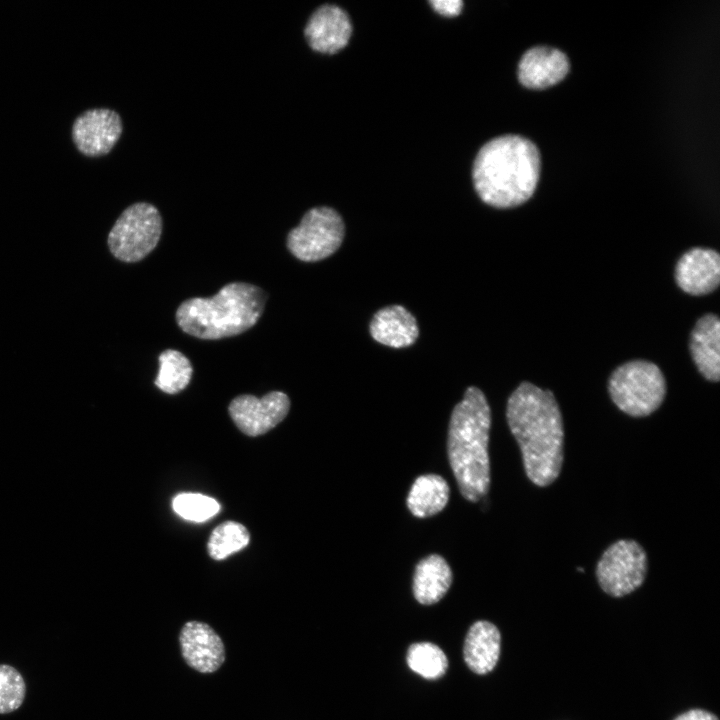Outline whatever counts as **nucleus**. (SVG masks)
<instances>
[{"label": "nucleus", "mask_w": 720, "mask_h": 720, "mask_svg": "<svg viewBox=\"0 0 720 720\" xmlns=\"http://www.w3.org/2000/svg\"><path fill=\"white\" fill-rule=\"evenodd\" d=\"M675 280L684 292L706 295L720 282V256L710 248L695 247L686 251L675 266Z\"/></svg>", "instance_id": "f8f14e48"}, {"label": "nucleus", "mask_w": 720, "mask_h": 720, "mask_svg": "<svg viewBox=\"0 0 720 720\" xmlns=\"http://www.w3.org/2000/svg\"><path fill=\"white\" fill-rule=\"evenodd\" d=\"M689 349L701 375L712 382L720 379V320L708 313L700 317L690 334Z\"/></svg>", "instance_id": "2eb2a0df"}, {"label": "nucleus", "mask_w": 720, "mask_h": 720, "mask_svg": "<svg viewBox=\"0 0 720 720\" xmlns=\"http://www.w3.org/2000/svg\"><path fill=\"white\" fill-rule=\"evenodd\" d=\"M267 293L246 282H231L212 297L183 301L175 318L181 330L204 340L241 334L253 327L264 312Z\"/></svg>", "instance_id": "20e7f679"}, {"label": "nucleus", "mask_w": 720, "mask_h": 720, "mask_svg": "<svg viewBox=\"0 0 720 720\" xmlns=\"http://www.w3.org/2000/svg\"><path fill=\"white\" fill-rule=\"evenodd\" d=\"M490 425L485 395L477 387H468L450 417L447 452L459 491L471 502L486 496L490 486Z\"/></svg>", "instance_id": "7ed1b4c3"}, {"label": "nucleus", "mask_w": 720, "mask_h": 720, "mask_svg": "<svg viewBox=\"0 0 720 720\" xmlns=\"http://www.w3.org/2000/svg\"><path fill=\"white\" fill-rule=\"evenodd\" d=\"M161 233L162 218L158 209L147 202H136L117 218L108 234L107 245L116 259L134 263L154 250Z\"/></svg>", "instance_id": "423d86ee"}, {"label": "nucleus", "mask_w": 720, "mask_h": 720, "mask_svg": "<svg viewBox=\"0 0 720 720\" xmlns=\"http://www.w3.org/2000/svg\"><path fill=\"white\" fill-rule=\"evenodd\" d=\"M289 409V397L281 391H271L261 398L250 394L239 395L228 406L235 425L251 437L273 429L287 416Z\"/></svg>", "instance_id": "1a4fd4ad"}, {"label": "nucleus", "mask_w": 720, "mask_h": 720, "mask_svg": "<svg viewBox=\"0 0 720 720\" xmlns=\"http://www.w3.org/2000/svg\"><path fill=\"white\" fill-rule=\"evenodd\" d=\"M452 583V571L446 560L432 554L416 566L413 578V594L423 605H431L443 598Z\"/></svg>", "instance_id": "a211bd4d"}, {"label": "nucleus", "mask_w": 720, "mask_h": 720, "mask_svg": "<svg viewBox=\"0 0 720 720\" xmlns=\"http://www.w3.org/2000/svg\"><path fill=\"white\" fill-rule=\"evenodd\" d=\"M540 167V153L531 140L519 135L499 136L485 143L475 157L474 187L490 206L515 207L533 195Z\"/></svg>", "instance_id": "f03ea898"}, {"label": "nucleus", "mask_w": 720, "mask_h": 720, "mask_svg": "<svg viewBox=\"0 0 720 720\" xmlns=\"http://www.w3.org/2000/svg\"><path fill=\"white\" fill-rule=\"evenodd\" d=\"M172 506L182 518L195 522L205 521L220 510L215 499L199 493L178 494L174 497Z\"/></svg>", "instance_id": "5701e85b"}, {"label": "nucleus", "mask_w": 720, "mask_h": 720, "mask_svg": "<svg viewBox=\"0 0 720 720\" xmlns=\"http://www.w3.org/2000/svg\"><path fill=\"white\" fill-rule=\"evenodd\" d=\"M449 500V486L437 474L421 475L411 486L407 497L410 512L419 518L433 516L444 509Z\"/></svg>", "instance_id": "6ab92c4d"}, {"label": "nucleus", "mask_w": 720, "mask_h": 720, "mask_svg": "<svg viewBox=\"0 0 720 720\" xmlns=\"http://www.w3.org/2000/svg\"><path fill=\"white\" fill-rule=\"evenodd\" d=\"M506 419L529 480L540 487L553 483L561 471L564 443L562 415L554 394L522 382L507 401Z\"/></svg>", "instance_id": "f257e3e1"}, {"label": "nucleus", "mask_w": 720, "mask_h": 720, "mask_svg": "<svg viewBox=\"0 0 720 720\" xmlns=\"http://www.w3.org/2000/svg\"><path fill=\"white\" fill-rule=\"evenodd\" d=\"M179 641L186 663L201 673L215 672L225 660L223 642L208 624L187 622L181 629Z\"/></svg>", "instance_id": "ddd939ff"}, {"label": "nucleus", "mask_w": 720, "mask_h": 720, "mask_svg": "<svg viewBox=\"0 0 720 720\" xmlns=\"http://www.w3.org/2000/svg\"><path fill=\"white\" fill-rule=\"evenodd\" d=\"M614 404L632 417L648 416L662 404L666 381L660 368L646 360H633L618 366L608 381Z\"/></svg>", "instance_id": "39448f33"}, {"label": "nucleus", "mask_w": 720, "mask_h": 720, "mask_svg": "<svg viewBox=\"0 0 720 720\" xmlns=\"http://www.w3.org/2000/svg\"><path fill=\"white\" fill-rule=\"evenodd\" d=\"M407 664L415 673L429 680L442 677L448 668L445 653L430 642L410 645L407 652Z\"/></svg>", "instance_id": "4be33fe9"}, {"label": "nucleus", "mask_w": 720, "mask_h": 720, "mask_svg": "<svg viewBox=\"0 0 720 720\" xmlns=\"http://www.w3.org/2000/svg\"><path fill=\"white\" fill-rule=\"evenodd\" d=\"M500 642V632L494 624L488 621L472 624L463 648L464 660L470 670L481 675L491 672L499 659Z\"/></svg>", "instance_id": "f3484780"}, {"label": "nucleus", "mask_w": 720, "mask_h": 720, "mask_svg": "<svg viewBox=\"0 0 720 720\" xmlns=\"http://www.w3.org/2000/svg\"><path fill=\"white\" fill-rule=\"evenodd\" d=\"M370 333L377 342L393 348L412 345L418 337L414 316L403 306L391 305L377 311L370 322Z\"/></svg>", "instance_id": "dca6fc26"}, {"label": "nucleus", "mask_w": 720, "mask_h": 720, "mask_svg": "<svg viewBox=\"0 0 720 720\" xmlns=\"http://www.w3.org/2000/svg\"><path fill=\"white\" fill-rule=\"evenodd\" d=\"M569 68L565 53L548 46H536L523 54L518 65V78L527 88L546 89L562 81Z\"/></svg>", "instance_id": "4468645a"}, {"label": "nucleus", "mask_w": 720, "mask_h": 720, "mask_svg": "<svg viewBox=\"0 0 720 720\" xmlns=\"http://www.w3.org/2000/svg\"><path fill=\"white\" fill-rule=\"evenodd\" d=\"M250 541L247 528L235 521H225L216 526L210 534L207 549L214 560H223L246 547Z\"/></svg>", "instance_id": "412c9836"}, {"label": "nucleus", "mask_w": 720, "mask_h": 720, "mask_svg": "<svg viewBox=\"0 0 720 720\" xmlns=\"http://www.w3.org/2000/svg\"><path fill=\"white\" fill-rule=\"evenodd\" d=\"M25 682L13 666L0 664V714L18 709L25 697Z\"/></svg>", "instance_id": "b1692460"}, {"label": "nucleus", "mask_w": 720, "mask_h": 720, "mask_svg": "<svg viewBox=\"0 0 720 720\" xmlns=\"http://www.w3.org/2000/svg\"><path fill=\"white\" fill-rule=\"evenodd\" d=\"M123 130L120 115L109 108H91L73 121L71 136L77 150L87 157L109 153Z\"/></svg>", "instance_id": "9d476101"}, {"label": "nucleus", "mask_w": 720, "mask_h": 720, "mask_svg": "<svg viewBox=\"0 0 720 720\" xmlns=\"http://www.w3.org/2000/svg\"><path fill=\"white\" fill-rule=\"evenodd\" d=\"M192 374L190 360L178 350L167 349L159 355V371L154 384L165 393L176 394L187 387Z\"/></svg>", "instance_id": "aec40b11"}, {"label": "nucleus", "mask_w": 720, "mask_h": 720, "mask_svg": "<svg viewBox=\"0 0 720 720\" xmlns=\"http://www.w3.org/2000/svg\"><path fill=\"white\" fill-rule=\"evenodd\" d=\"M352 34L348 14L339 6L323 4L310 16L304 29L309 46L320 53H335L344 48Z\"/></svg>", "instance_id": "9b49d317"}, {"label": "nucleus", "mask_w": 720, "mask_h": 720, "mask_svg": "<svg viewBox=\"0 0 720 720\" xmlns=\"http://www.w3.org/2000/svg\"><path fill=\"white\" fill-rule=\"evenodd\" d=\"M674 720H718V718L710 712L694 709L679 715Z\"/></svg>", "instance_id": "a878e982"}, {"label": "nucleus", "mask_w": 720, "mask_h": 720, "mask_svg": "<svg viewBox=\"0 0 720 720\" xmlns=\"http://www.w3.org/2000/svg\"><path fill=\"white\" fill-rule=\"evenodd\" d=\"M344 222L333 208L308 210L299 225L288 233L287 248L297 259L316 262L332 255L344 238Z\"/></svg>", "instance_id": "0eeeda50"}, {"label": "nucleus", "mask_w": 720, "mask_h": 720, "mask_svg": "<svg viewBox=\"0 0 720 720\" xmlns=\"http://www.w3.org/2000/svg\"><path fill=\"white\" fill-rule=\"evenodd\" d=\"M647 573L645 550L634 540L621 539L610 545L596 567L602 590L610 596L622 597L640 587Z\"/></svg>", "instance_id": "6e6552de"}, {"label": "nucleus", "mask_w": 720, "mask_h": 720, "mask_svg": "<svg viewBox=\"0 0 720 720\" xmlns=\"http://www.w3.org/2000/svg\"><path fill=\"white\" fill-rule=\"evenodd\" d=\"M429 3L435 11L444 16L458 15L463 6L461 0H431Z\"/></svg>", "instance_id": "393cba45"}]
</instances>
